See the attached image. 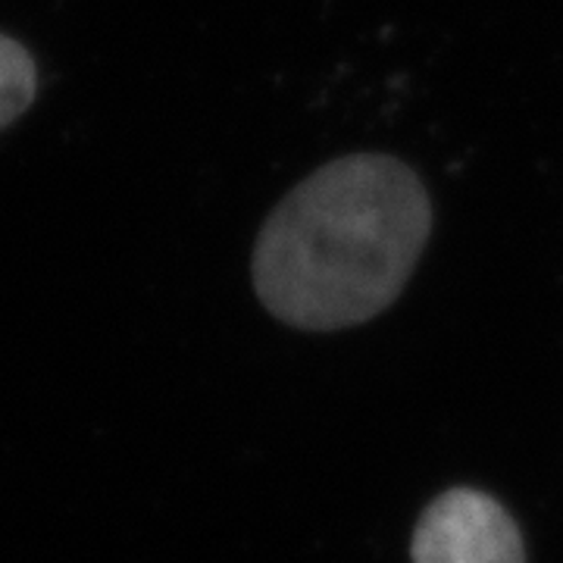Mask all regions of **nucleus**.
I'll return each instance as SVG.
<instances>
[{
	"label": "nucleus",
	"mask_w": 563,
	"mask_h": 563,
	"mask_svg": "<svg viewBox=\"0 0 563 563\" xmlns=\"http://www.w3.org/2000/svg\"><path fill=\"white\" fill-rule=\"evenodd\" d=\"M420 176L385 154H354L317 169L263 222L254 288L276 320L344 329L401 295L429 239Z\"/></svg>",
	"instance_id": "1"
},
{
	"label": "nucleus",
	"mask_w": 563,
	"mask_h": 563,
	"mask_svg": "<svg viewBox=\"0 0 563 563\" xmlns=\"http://www.w3.org/2000/svg\"><path fill=\"white\" fill-rule=\"evenodd\" d=\"M413 563H526L520 529L488 495L454 488L426 507Z\"/></svg>",
	"instance_id": "2"
},
{
	"label": "nucleus",
	"mask_w": 563,
	"mask_h": 563,
	"mask_svg": "<svg viewBox=\"0 0 563 563\" xmlns=\"http://www.w3.org/2000/svg\"><path fill=\"white\" fill-rule=\"evenodd\" d=\"M38 91V66L20 41L0 32V129L16 122Z\"/></svg>",
	"instance_id": "3"
}]
</instances>
